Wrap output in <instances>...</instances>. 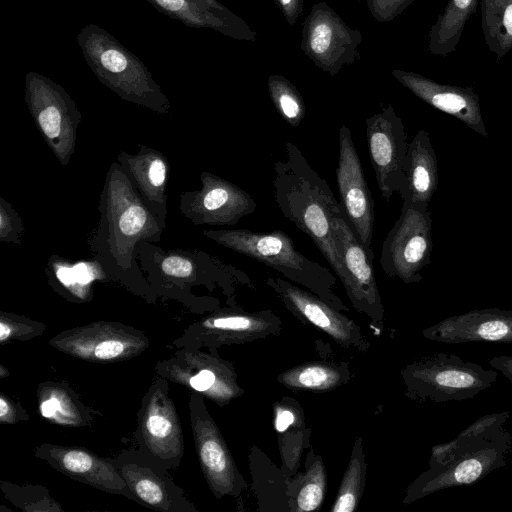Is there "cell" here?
<instances>
[{
	"instance_id": "cell-17",
	"label": "cell",
	"mask_w": 512,
	"mask_h": 512,
	"mask_svg": "<svg viewBox=\"0 0 512 512\" xmlns=\"http://www.w3.org/2000/svg\"><path fill=\"white\" fill-rule=\"evenodd\" d=\"M73 336L66 338V350L89 359L114 360L136 348V339L111 328L85 329Z\"/></svg>"
},
{
	"instance_id": "cell-31",
	"label": "cell",
	"mask_w": 512,
	"mask_h": 512,
	"mask_svg": "<svg viewBox=\"0 0 512 512\" xmlns=\"http://www.w3.org/2000/svg\"><path fill=\"white\" fill-rule=\"evenodd\" d=\"M290 26L303 14V0H273Z\"/></svg>"
},
{
	"instance_id": "cell-4",
	"label": "cell",
	"mask_w": 512,
	"mask_h": 512,
	"mask_svg": "<svg viewBox=\"0 0 512 512\" xmlns=\"http://www.w3.org/2000/svg\"><path fill=\"white\" fill-rule=\"evenodd\" d=\"M361 42L360 31L350 28L324 1L315 3L303 22L302 51L331 76L360 58Z\"/></svg>"
},
{
	"instance_id": "cell-24",
	"label": "cell",
	"mask_w": 512,
	"mask_h": 512,
	"mask_svg": "<svg viewBox=\"0 0 512 512\" xmlns=\"http://www.w3.org/2000/svg\"><path fill=\"white\" fill-rule=\"evenodd\" d=\"M326 472L321 460L316 461L307 471L306 478L296 498L297 511L318 509L325 495Z\"/></svg>"
},
{
	"instance_id": "cell-37",
	"label": "cell",
	"mask_w": 512,
	"mask_h": 512,
	"mask_svg": "<svg viewBox=\"0 0 512 512\" xmlns=\"http://www.w3.org/2000/svg\"><path fill=\"white\" fill-rule=\"evenodd\" d=\"M0 420L2 422L15 421L14 408L11 403L3 397L0 398Z\"/></svg>"
},
{
	"instance_id": "cell-14",
	"label": "cell",
	"mask_w": 512,
	"mask_h": 512,
	"mask_svg": "<svg viewBox=\"0 0 512 512\" xmlns=\"http://www.w3.org/2000/svg\"><path fill=\"white\" fill-rule=\"evenodd\" d=\"M46 449L47 453L42 457L48 459L63 473L96 488L129 496L125 490H131L114 464L106 463L103 459L81 449L59 447Z\"/></svg>"
},
{
	"instance_id": "cell-23",
	"label": "cell",
	"mask_w": 512,
	"mask_h": 512,
	"mask_svg": "<svg viewBox=\"0 0 512 512\" xmlns=\"http://www.w3.org/2000/svg\"><path fill=\"white\" fill-rule=\"evenodd\" d=\"M474 5L475 0H450L432 31L430 48H442L457 39Z\"/></svg>"
},
{
	"instance_id": "cell-10",
	"label": "cell",
	"mask_w": 512,
	"mask_h": 512,
	"mask_svg": "<svg viewBox=\"0 0 512 512\" xmlns=\"http://www.w3.org/2000/svg\"><path fill=\"white\" fill-rule=\"evenodd\" d=\"M191 419L199 460L210 487L218 496L236 495L246 485L218 428L201 398L193 396Z\"/></svg>"
},
{
	"instance_id": "cell-19",
	"label": "cell",
	"mask_w": 512,
	"mask_h": 512,
	"mask_svg": "<svg viewBox=\"0 0 512 512\" xmlns=\"http://www.w3.org/2000/svg\"><path fill=\"white\" fill-rule=\"evenodd\" d=\"M349 378L348 371L323 362H311L293 367L278 377L291 389L328 391Z\"/></svg>"
},
{
	"instance_id": "cell-2",
	"label": "cell",
	"mask_w": 512,
	"mask_h": 512,
	"mask_svg": "<svg viewBox=\"0 0 512 512\" xmlns=\"http://www.w3.org/2000/svg\"><path fill=\"white\" fill-rule=\"evenodd\" d=\"M220 244L272 268L290 281L302 285L340 310H347L334 288L336 277L320 263L305 257L292 238L281 230L254 232L231 229L210 232Z\"/></svg>"
},
{
	"instance_id": "cell-7",
	"label": "cell",
	"mask_w": 512,
	"mask_h": 512,
	"mask_svg": "<svg viewBox=\"0 0 512 512\" xmlns=\"http://www.w3.org/2000/svg\"><path fill=\"white\" fill-rule=\"evenodd\" d=\"M333 226L343 260L341 282L353 307L375 322H382L384 308L377 287L373 260L359 240L343 207L334 215Z\"/></svg>"
},
{
	"instance_id": "cell-6",
	"label": "cell",
	"mask_w": 512,
	"mask_h": 512,
	"mask_svg": "<svg viewBox=\"0 0 512 512\" xmlns=\"http://www.w3.org/2000/svg\"><path fill=\"white\" fill-rule=\"evenodd\" d=\"M426 206L403 205L401 215L383 241L380 265L390 277L414 280L430 252Z\"/></svg>"
},
{
	"instance_id": "cell-38",
	"label": "cell",
	"mask_w": 512,
	"mask_h": 512,
	"mask_svg": "<svg viewBox=\"0 0 512 512\" xmlns=\"http://www.w3.org/2000/svg\"><path fill=\"white\" fill-rule=\"evenodd\" d=\"M57 276L66 285H71L75 283V278L73 274V269L68 267H63L58 269Z\"/></svg>"
},
{
	"instance_id": "cell-13",
	"label": "cell",
	"mask_w": 512,
	"mask_h": 512,
	"mask_svg": "<svg viewBox=\"0 0 512 512\" xmlns=\"http://www.w3.org/2000/svg\"><path fill=\"white\" fill-rule=\"evenodd\" d=\"M392 75L433 107L458 117L478 131L480 126L483 127L478 97L472 91L442 85L414 72L394 69Z\"/></svg>"
},
{
	"instance_id": "cell-5",
	"label": "cell",
	"mask_w": 512,
	"mask_h": 512,
	"mask_svg": "<svg viewBox=\"0 0 512 512\" xmlns=\"http://www.w3.org/2000/svg\"><path fill=\"white\" fill-rule=\"evenodd\" d=\"M371 165L381 197L389 201L395 192L400 196L406 186L404 172L408 150L404 124L388 105L365 121Z\"/></svg>"
},
{
	"instance_id": "cell-33",
	"label": "cell",
	"mask_w": 512,
	"mask_h": 512,
	"mask_svg": "<svg viewBox=\"0 0 512 512\" xmlns=\"http://www.w3.org/2000/svg\"><path fill=\"white\" fill-rule=\"evenodd\" d=\"M479 335L488 340H498L508 333L507 325L499 320L483 323L478 329Z\"/></svg>"
},
{
	"instance_id": "cell-3",
	"label": "cell",
	"mask_w": 512,
	"mask_h": 512,
	"mask_svg": "<svg viewBox=\"0 0 512 512\" xmlns=\"http://www.w3.org/2000/svg\"><path fill=\"white\" fill-rule=\"evenodd\" d=\"M76 41L87 65L102 83L135 101H166L144 63L105 29L88 24Z\"/></svg>"
},
{
	"instance_id": "cell-30",
	"label": "cell",
	"mask_w": 512,
	"mask_h": 512,
	"mask_svg": "<svg viewBox=\"0 0 512 512\" xmlns=\"http://www.w3.org/2000/svg\"><path fill=\"white\" fill-rule=\"evenodd\" d=\"M482 471V466L475 459H468L460 463L454 473L455 479L460 483H471L476 480Z\"/></svg>"
},
{
	"instance_id": "cell-36",
	"label": "cell",
	"mask_w": 512,
	"mask_h": 512,
	"mask_svg": "<svg viewBox=\"0 0 512 512\" xmlns=\"http://www.w3.org/2000/svg\"><path fill=\"white\" fill-rule=\"evenodd\" d=\"M72 269L75 282L86 284L94 278L91 269L86 264H78L74 266Z\"/></svg>"
},
{
	"instance_id": "cell-9",
	"label": "cell",
	"mask_w": 512,
	"mask_h": 512,
	"mask_svg": "<svg viewBox=\"0 0 512 512\" xmlns=\"http://www.w3.org/2000/svg\"><path fill=\"white\" fill-rule=\"evenodd\" d=\"M266 283L293 315L321 329L338 345L359 350L368 348L360 327L316 294L280 277H269Z\"/></svg>"
},
{
	"instance_id": "cell-32",
	"label": "cell",
	"mask_w": 512,
	"mask_h": 512,
	"mask_svg": "<svg viewBox=\"0 0 512 512\" xmlns=\"http://www.w3.org/2000/svg\"><path fill=\"white\" fill-rule=\"evenodd\" d=\"M217 382V375L210 369H202L189 380L190 386L198 392L209 391Z\"/></svg>"
},
{
	"instance_id": "cell-21",
	"label": "cell",
	"mask_w": 512,
	"mask_h": 512,
	"mask_svg": "<svg viewBox=\"0 0 512 512\" xmlns=\"http://www.w3.org/2000/svg\"><path fill=\"white\" fill-rule=\"evenodd\" d=\"M365 479V457L362 441L359 438L354 445L349 465L340 484L333 512H353L362 495Z\"/></svg>"
},
{
	"instance_id": "cell-18",
	"label": "cell",
	"mask_w": 512,
	"mask_h": 512,
	"mask_svg": "<svg viewBox=\"0 0 512 512\" xmlns=\"http://www.w3.org/2000/svg\"><path fill=\"white\" fill-rule=\"evenodd\" d=\"M279 319L270 311L234 312L208 320L205 325L228 342L243 343L275 332Z\"/></svg>"
},
{
	"instance_id": "cell-27",
	"label": "cell",
	"mask_w": 512,
	"mask_h": 512,
	"mask_svg": "<svg viewBox=\"0 0 512 512\" xmlns=\"http://www.w3.org/2000/svg\"><path fill=\"white\" fill-rule=\"evenodd\" d=\"M40 411L45 418H56L58 414L61 416L70 414V405L65 402L61 396L56 393L51 394L50 397L43 400L40 404Z\"/></svg>"
},
{
	"instance_id": "cell-28",
	"label": "cell",
	"mask_w": 512,
	"mask_h": 512,
	"mask_svg": "<svg viewBox=\"0 0 512 512\" xmlns=\"http://www.w3.org/2000/svg\"><path fill=\"white\" fill-rule=\"evenodd\" d=\"M193 268L189 260L178 256L168 257L162 263V270L174 277H188L192 274Z\"/></svg>"
},
{
	"instance_id": "cell-20",
	"label": "cell",
	"mask_w": 512,
	"mask_h": 512,
	"mask_svg": "<svg viewBox=\"0 0 512 512\" xmlns=\"http://www.w3.org/2000/svg\"><path fill=\"white\" fill-rule=\"evenodd\" d=\"M481 7L487 44L503 56L512 48V0H481Z\"/></svg>"
},
{
	"instance_id": "cell-22",
	"label": "cell",
	"mask_w": 512,
	"mask_h": 512,
	"mask_svg": "<svg viewBox=\"0 0 512 512\" xmlns=\"http://www.w3.org/2000/svg\"><path fill=\"white\" fill-rule=\"evenodd\" d=\"M267 83L270 98L281 118L291 127H298L306 114L302 95L281 75H270Z\"/></svg>"
},
{
	"instance_id": "cell-34",
	"label": "cell",
	"mask_w": 512,
	"mask_h": 512,
	"mask_svg": "<svg viewBox=\"0 0 512 512\" xmlns=\"http://www.w3.org/2000/svg\"><path fill=\"white\" fill-rule=\"evenodd\" d=\"M149 180L155 187L161 186L166 177V167L161 160H154L149 167Z\"/></svg>"
},
{
	"instance_id": "cell-1",
	"label": "cell",
	"mask_w": 512,
	"mask_h": 512,
	"mask_svg": "<svg viewBox=\"0 0 512 512\" xmlns=\"http://www.w3.org/2000/svg\"><path fill=\"white\" fill-rule=\"evenodd\" d=\"M285 150L286 159L274 163L276 205L290 222L311 238L341 281L343 260L333 219L342 205L295 144L285 142Z\"/></svg>"
},
{
	"instance_id": "cell-29",
	"label": "cell",
	"mask_w": 512,
	"mask_h": 512,
	"mask_svg": "<svg viewBox=\"0 0 512 512\" xmlns=\"http://www.w3.org/2000/svg\"><path fill=\"white\" fill-rule=\"evenodd\" d=\"M438 384L449 387H468L474 383V378L461 371H443L436 376Z\"/></svg>"
},
{
	"instance_id": "cell-35",
	"label": "cell",
	"mask_w": 512,
	"mask_h": 512,
	"mask_svg": "<svg viewBox=\"0 0 512 512\" xmlns=\"http://www.w3.org/2000/svg\"><path fill=\"white\" fill-rule=\"evenodd\" d=\"M294 420L295 416L290 410H278L275 418V429L278 432H284L291 424H293Z\"/></svg>"
},
{
	"instance_id": "cell-8",
	"label": "cell",
	"mask_w": 512,
	"mask_h": 512,
	"mask_svg": "<svg viewBox=\"0 0 512 512\" xmlns=\"http://www.w3.org/2000/svg\"><path fill=\"white\" fill-rule=\"evenodd\" d=\"M336 179L343 210L368 254L372 249L374 201L364 171L346 125L339 130V158Z\"/></svg>"
},
{
	"instance_id": "cell-11",
	"label": "cell",
	"mask_w": 512,
	"mask_h": 512,
	"mask_svg": "<svg viewBox=\"0 0 512 512\" xmlns=\"http://www.w3.org/2000/svg\"><path fill=\"white\" fill-rule=\"evenodd\" d=\"M157 11L194 28H210L237 40L254 41L256 32L217 0H146Z\"/></svg>"
},
{
	"instance_id": "cell-25",
	"label": "cell",
	"mask_w": 512,
	"mask_h": 512,
	"mask_svg": "<svg viewBox=\"0 0 512 512\" xmlns=\"http://www.w3.org/2000/svg\"><path fill=\"white\" fill-rule=\"evenodd\" d=\"M412 0H366L367 7L378 22H389L398 16Z\"/></svg>"
},
{
	"instance_id": "cell-16",
	"label": "cell",
	"mask_w": 512,
	"mask_h": 512,
	"mask_svg": "<svg viewBox=\"0 0 512 512\" xmlns=\"http://www.w3.org/2000/svg\"><path fill=\"white\" fill-rule=\"evenodd\" d=\"M404 172L406 186L403 205L426 206L436 183V168L432 148L427 134L420 131L408 144Z\"/></svg>"
},
{
	"instance_id": "cell-12",
	"label": "cell",
	"mask_w": 512,
	"mask_h": 512,
	"mask_svg": "<svg viewBox=\"0 0 512 512\" xmlns=\"http://www.w3.org/2000/svg\"><path fill=\"white\" fill-rule=\"evenodd\" d=\"M137 456V455H136ZM128 453L115 462V467L131 492L143 503L161 511H188V502L163 473Z\"/></svg>"
},
{
	"instance_id": "cell-26",
	"label": "cell",
	"mask_w": 512,
	"mask_h": 512,
	"mask_svg": "<svg viewBox=\"0 0 512 512\" xmlns=\"http://www.w3.org/2000/svg\"><path fill=\"white\" fill-rule=\"evenodd\" d=\"M146 222V212L141 206L129 207L119 219L120 231L127 236L137 234Z\"/></svg>"
},
{
	"instance_id": "cell-15",
	"label": "cell",
	"mask_w": 512,
	"mask_h": 512,
	"mask_svg": "<svg viewBox=\"0 0 512 512\" xmlns=\"http://www.w3.org/2000/svg\"><path fill=\"white\" fill-rule=\"evenodd\" d=\"M144 445L164 459L181 455L182 436L175 410L162 391L150 394L142 416Z\"/></svg>"
}]
</instances>
